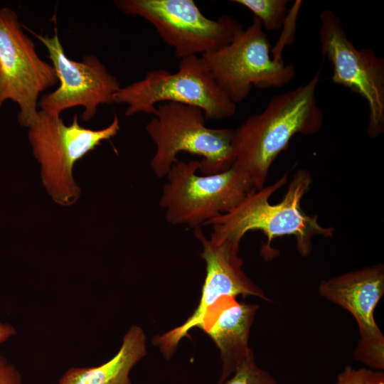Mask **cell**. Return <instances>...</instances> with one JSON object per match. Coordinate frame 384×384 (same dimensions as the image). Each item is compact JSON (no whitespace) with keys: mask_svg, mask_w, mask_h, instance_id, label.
Segmentation results:
<instances>
[{"mask_svg":"<svg viewBox=\"0 0 384 384\" xmlns=\"http://www.w3.org/2000/svg\"><path fill=\"white\" fill-rule=\"evenodd\" d=\"M319 76L320 71L304 85L272 97L260 113L234 129L233 164L249 175L253 188L265 186L272 164L295 134L313 135L321 129L324 114L316 97Z\"/></svg>","mask_w":384,"mask_h":384,"instance_id":"cell-1","label":"cell"},{"mask_svg":"<svg viewBox=\"0 0 384 384\" xmlns=\"http://www.w3.org/2000/svg\"><path fill=\"white\" fill-rule=\"evenodd\" d=\"M288 176L284 174L272 184L260 189H251L230 211L208 221L211 225L210 238L218 240H229L238 244L249 231H262L267 238L262 253L268 258L274 257L270 247L272 240L284 235H292L296 247L303 257L308 256L312 249V238L316 235L330 238L334 229L324 227L318 222L317 215H310L301 208L302 199L309 190L312 180L304 169L294 175L282 200L271 204L270 198L287 182Z\"/></svg>","mask_w":384,"mask_h":384,"instance_id":"cell-2","label":"cell"},{"mask_svg":"<svg viewBox=\"0 0 384 384\" xmlns=\"http://www.w3.org/2000/svg\"><path fill=\"white\" fill-rule=\"evenodd\" d=\"M205 120L203 111L195 106L176 102L156 105L144 128L156 148L150 166L156 177H166L181 152L201 157V174H218L233 165L234 129L210 128Z\"/></svg>","mask_w":384,"mask_h":384,"instance_id":"cell-3","label":"cell"},{"mask_svg":"<svg viewBox=\"0 0 384 384\" xmlns=\"http://www.w3.org/2000/svg\"><path fill=\"white\" fill-rule=\"evenodd\" d=\"M119 129L116 115L107 127L93 130L82 127L77 114L66 125L60 115L38 112L28 127V137L41 165L43 184L56 203L70 206L78 201L80 188L73 178L75 164L103 141L116 136Z\"/></svg>","mask_w":384,"mask_h":384,"instance_id":"cell-4","label":"cell"},{"mask_svg":"<svg viewBox=\"0 0 384 384\" xmlns=\"http://www.w3.org/2000/svg\"><path fill=\"white\" fill-rule=\"evenodd\" d=\"M199 161H176L167 174L159 204L167 223L193 229L237 206L253 188L249 175L233 164L215 174H198Z\"/></svg>","mask_w":384,"mask_h":384,"instance_id":"cell-5","label":"cell"},{"mask_svg":"<svg viewBox=\"0 0 384 384\" xmlns=\"http://www.w3.org/2000/svg\"><path fill=\"white\" fill-rule=\"evenodd\" d=\"M182 103L200 108L206 119H223L233 116L236 105L220 89L200 55L181 59L178 70H149L143 78L120 89L113 103L124 104L125 116L154 114L157 105Z\"/></svg>","mask_w":384,"mask_h":384,"instance_id":"cell-6","label":"cell"},{"mask_svg":"<svg viewBox=\"0 0 384 384\" xmlns=\"http://www.w3.org/2000/svg\"><path fill=\"white\" fill-rule=\"evenodd\" d=\"M114 4L125 14L152 24L179 60L218 50L244 30L230 16L207 18L193 0H117Z\"/></svg>","mask_w":384,"mask_h":384,"instance_id":"cell-7","label":"cell"},{"mask_svg":"<svg viewBox=\"0 0 384 384\" xmlns=\"http://www.w3.org/2000/svg\"><path fill=\"white\" fill-rule=\"evenodd\" d=\"M201 57L220 89L235 105L248 97L252 87H282L296 76L293 65L271 58L270 41L255 17L232 43Z\"/></svg>","mask_w":384,"mask_h":384,"instance_id":"cell-8","label":"cell"},{"mask_svg":"<svg viewBox=\"0 0 384 384\" xmlns=\"http://www.w3.org/2000/svg\"><path fill=\"white\" fill-rule=\"evenodd\" d=\"M23 29L15 11L0 9V108L6 100L15 102L18 121L28 128L36 118L42 93L57 85L58 78Z\"/></svg>","mask_w":384,"mask_h":384,"instance_id":"cell-9","label":"cell"},{"mask_svg":"<svg viewBox=\"0 0 384 384\" xmlns=\"http://www.w3.org/2000/svg\"><path fill=\"white\" fill-rule=\"evenodd\" d=\"M319 19L321 50L332 65L331 80L366 101L367 133L369 137L376 138L384 131V60L371 48L357 49L331 10L322 11Z\"/></svg>","mask_w":384,"mask_h":384,"instance_id":"cell-10","label":"cell"},{"mask_svg":"<svg viewBox=\"0 0 384 384\" xmlns=\"http://www.w3.org/2000/svg\"><path fill=\"white\" fill-rule=\"evenodd\" d=\"M23 27L46 48L60 83L55 90L41 96L38 102L41 110L60 115L65 110L82 107V118L88 121L95 116L100 105L113 104L120 82L96 56L86 55L81 61L73 60L64 51L56 27L52 36Z\"/></svg>","mask_w":384,"mask_h":384,"instance_id":"cell-11","label":"cell"},{"mask_svg":"<svg viewBox=\"0 0 384 384\" xmlns=\"http://www.w3.org/2000/svg\"><path fill=\"white\" fill-rule=\"evenodd\" d=\"M193 233L203 247L201 256L206 262V274L193 314L182 325L154 338V344L166 359L171 357L181 339L188 336L192 328L199 327L208 309L222 297L251 295L270 302L243 272V260L238 255L240 244L208 238L201 227L195 228Z\"/></svg>","mask_w":384,"mask_h":384,"instance_id":"cell-12","label":"cell"},{"mask_svg":"<svg viewBox=\"0 0 384 384\" xmlns=\"http://www.w3.org/2000/svg\"><path fill=\"white\" fill-rule=\"evenodd\" d=\"M319 294L349 311L356 319L359 341L384 342L374 311L384 294V266L380 263L323 279Z\"/></svg>","mask_w":384,"mask_h":384,"instance_id":"cell-13","label":"cell"},{"mask_svg":"<svg viewBox=\"0 0 384 384\" xmlns=\"http://www.w3.org/2000/svg\"><path fill=\"white\" fill-rule=\"evenodd\" d=\"M257 304L239 302L224 297L205 314L198 328L206 332L218 348L222 372L218 384L233 374L252 352L248 346L250 330Z\"/></svg>","mask_w":384,"mask_h":384,"instance_id":"cell-14","label":"cell"},{"mask_svg":"<svg viewBox=\"0 0 384 384\" xmlns=\"http://www.w3.org/2000/svg\"><path fill=\"white\" fill-rule=\"evenodd\" d=\"M146 342L143 329L132 326L110 360L94 367L70 368L60 378L59 384H132L130 371L146 354Z\"/></svg>","mask_w":384,"mask_h":384,"instance_id":"cell-15","label":"cell"},{"mask_svg":"<svg viewBox=\"0 0 384 384\" xmlns=\"http://www.w3.org/2000/svg\"><path fill=\"white\" fill-rule=\"evenodd\" d=\"M261 23L263 29L277 31L282 28L287 16V0H235Z\"/></svg>","mask_w":384,"mask_h":384,"instance_id":"cell-16","label":"cell"},{"mask_svg":"<svg viewBox=\"0 0 384 384\" xmlns=\"http://www.w3.org/2000/svg\"><path fill=\"white\" fill-rule=\"evenodd\" d=\"M224 384H277L274 378L257 365L252 352Z\"/></svg>","mask_w":384,"mask_h":384,"instance_id":"cell-17","label":"cell"},{"mask_svg":"<svg viewBox=\"0 0 384 384\" xmlns=\"http://www.w3.org/2000/svg\"><path fill=\"white\" fill-rule=\"evenodd\" d=\"M0 384H22L19 371L3 356H0Z\"/></svg>","mask_w":384,"mask_h":384,"instance_id":"cell-18","label":"cell"},{"mask_svg":"<svg viewBox=\"0 0 384 384\" xmlns=\"http://www.w3.org/2000/svg\"><path fill=\"white\" fill-rule=\"evenodd\" d=\"M368 370V368L356 369L351 366H346L338 374L334 384H364Z\"/></svg>","mask_w":384,"mask_h":384,"instance_id":"cell-19","label":"cell"},{"mask_svg":"<svg viewBox=\"0 0 384 384\" xmlns=\"http://www.w3.org/2000/svg\"><path fill=\"white\" fill-rule=\"evenodd\" d=\"M364 384H384L383 370L368 369Z\"/></svg>","mask_w":384,"mask_h":384,"instance_id":"cell-20","label":"cell"},{"mask_svg":"<svg viewBox=\"0 0 384 384\" xmlns=\"http://www.w3.org/2000/svg\"><path fill=\"white\" fill-rule=\"evenodd\" d=\"M16 334L15 328L9 324L0 321V344Z\"/></svg>","mask_w":384,"mask_h":384,"instance_id":"cell-21","label":"cell"}]
</instances>
